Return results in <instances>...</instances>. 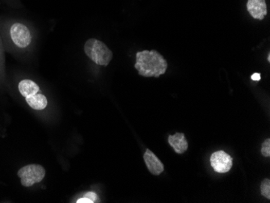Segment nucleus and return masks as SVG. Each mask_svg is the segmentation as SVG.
Returning a JSON list of instances; mask_svg holds the SVG:
<instances>
[{
    "mask_svg": "<svg viewBox=\"0 0 270 203\" xmlns=\"http://www.w3.org/2000/svg\"><path fill=\"white\" fill-rule=\"evenodd\" d=\"M134 67L140 76L158 78L166 72L168 63L165 58L155 49L151 51L143 50L136 53V63Z\"/></svg>",
    "mask_w": 270,
    "mask_h": 203,
    "instance_id": "obj_1",
    "label": "nucleus"
},
{
    "mask_svg": "<svg viewBox=\"0 0 270 203\" xmlns=\"http://www.w3.org/2000/svg\"><path fill=\"white\" fill-rule=\"evenodd\" d=\"M86 56L100 66H108L113 59V52L109 49L104 42L91 38L84 45Z\"/></svg>",
    "mask_w": 270,
    "mask_h": 203,
    "instance_id": "obj_2",
    "label": "nucleus"
},
{
    "mask_svg": "<svg viewBox=\"0 0 270 203\" xmlns=\"http://www.w3.org/2000/svg\"><path fill=\"white\" fill-rule=\"evenodd\" d=\"M21 182L25 187H31L39 183L46 177V169L40 164H29L21 168L17 173Z\"/></svg>",
    "mask_w": 270,
    "mask_h": 203,
    "instance_id": "obj_3",
    "label": "nucleus"
},
{
    "mask_svg": "<svg viewBox=\"0 0 270 203\" xmlns=\"http://www.w3.org/2000/svg\"><path fill=\"white\" fill-rule=\"evenodd\" d=\"M12 42L19 48H26L32 42V34L29 28L21 23H15L10 29Z\"/></svg>",
    "mask_w": 270,
    "mask_h": 203,
    "instance_id": "obj_4",
    "label": "nucleus"
},
{
    "mask_svg": "<svg viewBox=\"0 0 270 203\" xmlns=\"http://www.w3.org/2000/svg\"><path fill=\"white\" fill-rule=\"evenodd\" d=\"M210 164L216 173H228L232 167L233 159L223 151H219L210 156Z\"/></svg>",
    "mask_w": 270,
    "mask_h": 203,
    "instance_id": "obj_5",
    "label": "nucleus"
},
{
    "mask_svg": "<svg viewBox=\"0 0 270 203\" xmlns=\"http://www.w3.org/2000/svg\"><path fill=\"white\" fill-rule=\"evenodd\" d=\"M247 12L254 19H264L267 15V5L265 0H247Z\"/></svg>",
    "mask_w": 270,
    "mask_h": 203,
    "instance_id": "obj_6",
    "label": "nucleus"
},
{
    "mask_svg": "<svg viewBox=\"0 0 270 203\" xmlns=\"http://www.w3.org/2000/svg\"><path fill=\"white\" fill-rule=\"evenodd\" d=\"M143 159L146 165L148 167V170L151 174L159 176L165 170V167H164L162 162L149 149L146 151L145 153H144Z\"/></svg>",
    "mask_w": 270,
    "mask_h": 203,
    "instance_id": "obj_7",
    "label": "nucleus"
},
{
    "mask_svg": "<svg viewBox=\"0 0 270 203\" xmlns=\"http://www.w3.org/2000/svg\"><path fill=\"white\" fill-rule=\"evenodd\" d=\"M168 143L177 154H183L189 147L188 141L183 133H176L168 136Z\"/></svg>",
    "mask_w": 270,
    "mask_h": 203,
    "instance_id": "obj_8",
    "label": "nucleus"
},
{
    "mask_svg": "<svg viewBox=\"0 0 270 203\" xmlns=\"http://www.w3.org/2000/svg\"><path fill=\"white\" fill-rule=\"evenodd\" d=\"M18 88L21 95L25 98L36 95L37 93L40 91L39 86L31 80H21L18 85Z\"/></svg>",
    "mask_w": 270,
    "mask_h": 203,
    "instance_id": "obj_9",
    "label": "nucleus"
},
{
    "mask_svg": "<svg viewBox=\"0 0 270 203\" xmlns=\"http://www.w3.org/2000/svg\"><path fill=\"white\" fill-rule=\"evenodd\" d=\"M25 99H26V102L28 103V105L35 110H42L47 107V98L42 94L37 93L36 95L27 97Z\"/></svg>",
    "mask_w": 270,
    "mask_h": 203,
    "instance_id": "obj_10",
    "label": "nucleus"
},
{
    "mask_svg": "<svg viewBox=\"0 0 270 203\" xmlns=\"http://www.w3.org/2000/svg\"><path fill=\"white\" fill-rule=\"evenodd\" d=\"M261 193L262 196L270 199V180L269 179H264L261 184Z\"/></svg>",
    "mask_w": 270,
    "mask_h": 203,
    "instance_id": "obj_11",
    "label": "nucleus"
},
{
    "mask_svg": "<svg viewBox=\"0 0 270 203\" xmlns=\"http://www.w3.org/2000/svg\"><path fill=\"white\" fill-rule=\"evenodd\" d=\"M261 154L264 157H269L270 156V139H267L264 141L261 147Z\"/></svg>",
    "mask_w": 270,
    "mask_h": 203,
    "instance_id": "obj_12",
    "label": "nucleus"
},
{
    "mask_svg": "<svg viewBox=\"0 0 270 203\" xmlns=\"http://www.w3.org/2000/svg\"><path fill=\"white\" fill-rule=\"evenodd\" d=\"M84 197H87L89 199H91L93 202H100V199H99L98 196L97 194L93 193V192H88L84 194Z\"/></svg>",
    "mask_w": 270,
    "mask_h": 203,
    "instance_id": "obj_13",
    "label": "nucleus"
},
{
    "mask_svg": "<svg viewBox=\"0 0 270 203\" xmlns=\"http://www.w3.org/2000/svg\"><path fill=\"white\" fill-rule=\"evenodd\" d=\"M76 202L77 203H93V201H92L91 199H89V198H87V197H82V198H80V199H78L77 201H76Z\"/></svg>",
    "mask_w": 270,
    "mask_h": 203,
    "instance_id": "obj_14",
    "label": "nucleus"
},
{
    "mask_svg": "<svg viewBox=\"0 0 270 203\" xmlns=\"http://www.w3.org/2000/svg\"><path fill=\"white\" fill-rule=\"evenodd\" d=\"M251 78L253 81H260V80H261V74H260V73H254V74L251 76Z\"/></svg>",
    "mask_w": 270,
    "mask_h": 203,
    "instance_id": "obj_15",
    "label": "nucleus"
},
{
    "mask_svg": "<svg viewBox=\"0 0 270 203\" xmlns=\"http://www.w3.org/2000/svg\"><path fill=\"white\" fill-rule=\"evenodd\" d=\"M268 62L270 61V54H268Z\"/></svg>",
    "mask_w": 270,
    "mask_h": 203,
    "instance_id": "obj_16",
    "label": "nucleus"
}]
</instances>
